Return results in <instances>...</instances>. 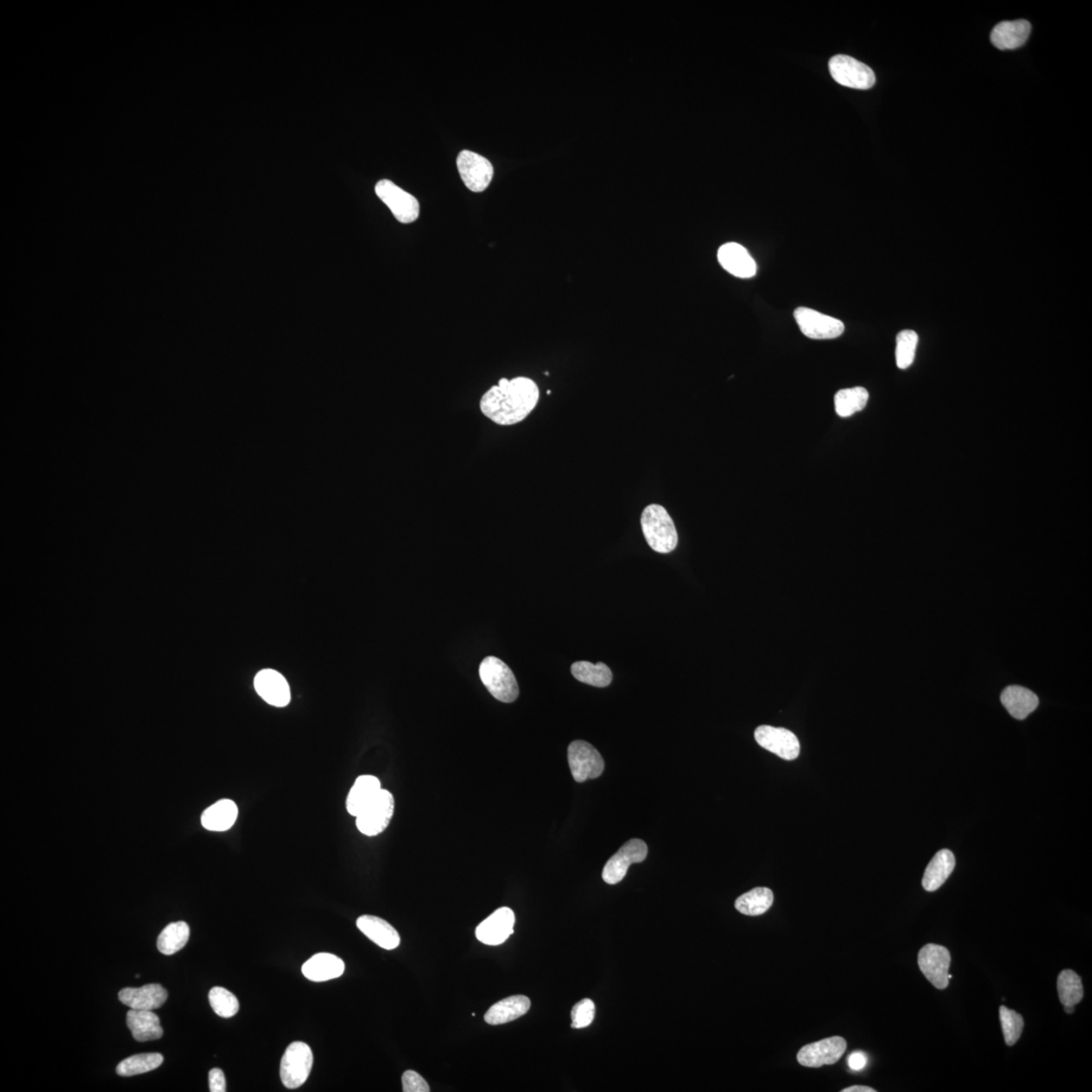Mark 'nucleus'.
I'll return each mask as SVG.
<instances>
[{"mask_svg": "<svg viewBox=\"0 0 1092 1092\" xmlns=\"http://www.w3.org/2000/svg\"><path fill=\"white\" fill-rule=\"evenodd\" d=\"M795 318L802 332L810 339L827 340L840 338L844 331L843 323L816 310L800 307L795 311Z\"/></svg>", "mask_w": 1092, "mask_h": 1092, "instance_id": "9d476101", "label": "nucleus"}, {"mask_svg": "<svg viewBox=\"0 0 1092 1092\" xmlns=\"http://www.w3.org/2000/svg\"><path fill=\"white\" fill-rule=\"evenodd\" d=\"M641 529L645 541L659 554L675 550L679 537L674 522L663 506L652 504L641 514Z\"/></svg>", "mask_w": 1092, "mask_h": 1092, "instance_id": "f03ea898", "label": "nucleus"}, {"mask_svg": "<svg viewBox=\"0 0 1092 1092\" xmlns=\"http://www.w3.org/2000/svg\"><path fill=\"white\" fill-rule=\"evenodd\" d=\"M380 781L372 775H363L359 776L351 791L348 793L346 799V809L348 814L357 817L361 814L368 804L376 798L380 790H382Z\"/></svg>", "mask_w": 1092, "mask_h": 1092, "instance_id": "aec40b11", "label": "nucleus"}, {"mask_svg": "<svg viewBox=\"0 0 1092 1092\" xmlns=\"http://www.w3.org/2000/svg\"><path fill=\"white\" fill-rule=\"evenodd\" d=\"M189 926L187 923L177 922L165 926L157 938V948L164 955H174L184 948L189 938Z\"/></svg>", "mask_w": 1092, "mask_h": 1092, "instance_id": "c756f323", "label": "nucleus"}, {"mask_svg": "<svg viewBox=\"0 0 1092 1092\" xmlns=\"http://www.w3.org/2000/svg\"><path fill=\"white\" fill-rule=\"evenodd\" d=\"M357 925L364 935L385 950L396 949L401 942L397 930L383 918L361 916L358 918Z\"/></svg>", "mask_w": 1092, "mask_h": 1092, "instance_id": "6ab92c4d", "label": "nucleus"}, {"mask_svg": "<svg viewBox=\"0 0 1092 1092\" xmlns=\"http://www.w3.org/2000/svg\"><path fill=\"white\" fill-rule=\"evenodd\" d=\"M236 803L230 799H222L209 806L201 816V824L208 830L226 831L230 829L238 817Z\"/></svg>", "mask_w": 1092, "mask_h": 1092, "instance_id": "a878e982", "label": "nucleus"}, {"mask_svg": "<svg viewBox=\"0 0 1092 1092\" xmlns=\"http://www.w3.org/2000/svg\"><path fill=\"white\" fill-rule=\"evenodd\" d=\"M918 343V335L912 330H904L897 335L895 358H897V365L900 370H906L913 364Z\"/></svg>", "mask_w": 1092, "mask_h": 1092, "instance_id": "72a5a7b5", "label": "nucleus"}, {"mask_svg": "<svg viewBox=\"0 0 1092 1092\" xmlns=\"http://www.w3.org/2000/svg\"><path fill=\"white\" fill-rule=\"evenodd\" d=\"M539 389L529 378L501 379L497 386L482 395L480 409L482 415L500 427H512L525 420L536 409Z\"/></svg>", "mask_w": 1092, "mask_h": 1092, "instance_id": "f257e3e1", "label": "nucleus"}, {"mask_svg": "<svg viewBox=\"0 0 1092 1092\" xmlns=\"http://www.w3.org/2000/svg\"><path fill=\"white\" fill-rule=\"evenodd\" d=\"M531 1002L527 996L514 995L495 1003L485 1014L486 1023L492 1026L504 1025L523 1017L529 1013Z\"/></svg>", "mask_w": 1092, "mask_h": 1092, "instance_id": "5701e85b", "label": "nucleus"}, {"mask_svg": "<svg viewBox=\"0 0 1092 1092\" xmlns=\"http://www.w3.org/2000/svg\"><path fill=\"white\" fill-rule=\"evenodd\" d=\"M595 1005L591 1000L585 999L577 1002L571 1009V1027L584 1028L592 1024L595 1018Z\"/></svg>", "mask_w": 1092, "mask_h": 1092, "instance_id": "e433bc0d", "label": "nucleus"}, {"mask_svg": "<svg viewBox=\"0 0 1092 1092\" xmlns=\"http://www.w3.org/2000/svg\"><path fill=\"white\" fill-rule=\"evenodd\" d=\"M956 865L955 856L949 850L938 852L926 867L923 887L925 891L933 892L945 884L950 877Z\"/></svg>", "mask_w": 1092, "mask_h": 1092, "instance_id": "bb28decb", "label": "nucleus"}, {"mask_svg": "<svg viewBox=\"0 0 1092 1092\" xmlns=\"http://www.w3.org/2000/svg\"><path fill=\"white\" fill-rule=\"evenodd\" d=\"M568 760L571 775L577 782L601 776L605 763L596 748L585 741H575L568 748Z\"/></svg>", "mask_w": 1092, "mask_h": 1092, "instance_id": "0eeeda50", "label": "nucleus"}, {"mask_svg": "<svg viewBox=\"0 0 1092 1092\" xmlns=\"http://www.w3.org/2000/svg\"><path fill=\"white\" fill-rule=\"evenodd\" d=\"M1001 702L1015 720H1023L1036 710L1039 698L1034 692L1020 686H1009L1002 692Z\"/></svg>", "mask_w": 1092, "mask_h": 1092, "instance_id": "393cba45", "label": "nucleus"}, {"mask_svg": "<svg viewBox=\"0 0 1092 1092\" xmlns=\"http://www.w3.org/2000/svg\"><path fill=\"white\" fill-rule=\"evenodd\" d=\"M647 850L649 849L644 841L639 839L628 841L606 863L602 872L603 880L611 885L619 884L625 877L630 866L645 860Z\"/></svg>", "mask_w": 1092, "mask_h": 1092, "instance_id": "f8f14e48", "label": "nucleus"}, {"mask_svg": "<svg viewBox=\"0 0 1092 1092\" xmlns=\"http://www.w3.org/2000/svg\"><path fill=\"white\" fill-rule=\"evenodd\" d=\"M209 1090L212 1092H225L226 1079L224 1072L219 1068L209 1071L208 1075Z\"/></svg>", "mask_w": 1092, "mask_h": 1092, "instance_id": "58836bf2", "label": "nucleus"}, {"mask_svg": "<svg viewBox=\"0 0 1092 1092\" xmlns=\"http://www.w3.org/2000/svg\"><path fill=\"white\" fill-rule=\"evenodd\" d=\"M1057 989L1063 1007H1075L1083 999L1082 979L1073 970H1064L1059 974Z\"/></svg>", "mask_w": 1092, "mask_h": 1092, "instance_id": "473e14b6", "label": "nucleus"}, {"mask_svg": "<svg viewBox=\"0 0 1092 1092\" xmlns=\"http://www.w3.org/2000/svg\"><path fill=\"white\" fill-rule=\"evenodd\" d=\"M869 392L864 387L856 386L837 392L835 396L836 414L843 418L850 417L857 412L866 407Z\"/></svg>", "mask_w": 1092, "mask_h": 1092, "instance_id": "7c9ffc66", "label": "nucleus"}, {"mask_svg": "<svg viewBox=\"0 0 1092 1092\" xmlns=\"http://www.w3.org/2000/svg\"><path fill=\"white\" fill-rule=\"evenodd\" d=\"M774 895L769 888L758 887L742 894L735 901V909L748 917H758L771 909Z\"/></svg>", "mask_w": 1092, "mask_h": 1092, "instance_id": "cd10ccee", "label": "nucleus"}, {"mask_svg": "<svg viewBox=\"0 0 1092 1092\" xmlns=\"http://www.w3.org/2000/svg\"><path fill=\"white\" fill-rule=\"evenodd\" d=\"M1000 1018L1006 1044L1009 1047L1017 1044L1025 1027L1023 1017L1017 1012L1002 1006L1000 1007Z\"/></svg>", "mask_w": 1092, "mask_h": 1092, "instance_id": "c9c22d12", "label": "nucleus"}, {"mask_svg": "<svg viewBox=\"0 0 1092 1092\" xmlns=\"http://www.w3.org/2000/svg\"><path fill=\"white\" fill-rule=\"evenodd\" d=\"M867 1062L868 1059L865 1054L859 1051L850 1054L848 1059L850 1068L854 1071H861L862 1069H864Z\"/></svg>", "mask_w": 1092, "mask_h": 1092, "instance_id": "ea45409f", "label": "nucleus"}, {"mask_svg": "<svg viewBox=\"0 0 1092 1092\" xmlns=\"http://www.w3.org/2000/svg\"><path fill=\"white\" fill-rule=\"evenodd\" d=\"M403 1091L405 1092H429L430 1088L427 1081L416 1071L407 1070L402 1076Z\"/></svg>", "mask_w": 1092, "mask_h": 1092, "instance_id": "4c0bfd02", "label": "nucleus"}, {"mask_svg": "<svg viewBox=\"0 0 1092 1092\" xmlns=\"http://www.w3.org/2000/svg\"><path fill=\"white\" fill-rule=\"evenodd\" d=\"M847 1042L842 1037H831L806 1045L800 1049L797 1060L805 1068H818L836 1064L843 1056Z\"/></svg>", "mask_w": 1092, "mask_h": 1092, "instance_id": "ddd939ff", "label": "nucleus"}, {"mask_svg": "<svg viewBox=\"0 0 1092 1092\" xmlns=\"http://www.w3.org/2000/svg\"><path fill=\"white\" fill-rule=\"evenodd\" d=\"M842 1091L843 1092H875L876 1090L872 1088L863 1087V1085H855V1087L844 1089Z\"/></svg>", "mask_w": 1092, "mask_h": 1092, "instance_id": "a19ab883", "label": "nucleus"}, {"mask_svg": "<svg viewBox=\"0 0 1092 1092\" xmlns=\"http://www.w3.org/2000/svg\"><path fill=\"white\" fill-rule=\"evenodd\" d=\"M754 739L766 750L787 761L798 758L800 742L788 729L761 726L755 729Z\"/></svg>", "mask_w": 1092, "mask_h": 1092, "instance_id": "4468645a", "label": "nucleus"}, {"mask_svg": "<svg viewBox=\"0 0 1092 1092\" xmlns=\"http://www.w3.org/2000/svg\"><path fill=\"white\" fill-rule=\"evenodd\" d=\"M723 269L740 278H751L757 273V264L751 254L738 243L722 245L717 254Z\"/></svg>", "mask_w": 1092, "mask_h": 1092, "instance_id": "a211bd4d", "label": "nucleus"}, {"mask_svg": "<svg viewBox=\"0 0 1092 1092\" xmlns=\"http://www.w3.org/2000/svg\"><path fill=\"white\" fill-rule=\"evenodd\" d=\"M209 1005L221 1018H232L239 1011V1001L232 993L223 987H214L208 993Z\"/></svg>", "mask_w": 1092, "mask_h": 1092, "instance_id": "f704fd0d", "label": "nucleus"}, {"mask_svg": "<svg viewBox=\"0 0 1092 1092\" xmlns=\"http://www.w3.org/2000/svg\"><path fill=\"white\" fill-rule=\"evenodd\" d=\"M314 1062L313 1052L303 1042L291 1043L281 1063V1078L285 1088L295 1089L307 1082Z\"/></svg>", "mask_w": 1092, "mask_h": 1092, "instance_id": "20e7f679", "label": "nucleus"}, {"mask_svg": "<svg viewBox=\"0 0 1092 1092\" xmlns=\"http://www.w3.org/2000/svg\"><path fill=\"white\" fill-rule=\"evenodd\" d=\"M829 66L835 81L843 86L866 91L875 85L873 70L853 57L836 55L830 59Z\"/></svg>", "mask_w": 1092, "mask_h": 1092, "instance_id": "423d86ee", "label": "nucleus"}, {"mask_svg": "<svg viewBox=\"0 0 1092 1092\" xmlns=\"http://www.w3.org/2000/svg\"><path fill=\"white\" fill-rule=\"evenodd\" d=\"M254 687L260 697L270 706H287L290 701V686L285 678L275 670L259 672L254 680Z\"/></svg>", "mask_w": 1092, "mask_h": 1092, "instance_id": "dca6fc26", "label": "nucleus"}, {"mask_svg": "<svg viewBox=\"0 0 1092 1092\" xmlns=\"http://www.w3.org/2000/svg\"><path fill=\"white\" fill-rule=\"evenodd\" d=\"M1065 1012L1071 1014L1075 1013V1007H1064Z\"/></svg>", "mask_w": 1092, "mask_h": 1092, "instance_id": "79ce46f5", "label": "nucleus"}, {"mask_svg": "<svg viewBox=\"0 0 1092 1092\" xmlns=\"http://www.w3.org/2000/svg\"><path fill=\"white\" fill-rule=\"evenodd\" d=\"M345 970V964L338 956L329 953L316 954L303 965L302 973L311 981L323 982L338 979Z\"/></svg>", "mask_w": 1092, "mask_h": 1092, "instance_id": "412c9836", "label": "nucleus"}, {"mask_svg": "<svg viewBox=\"0 0 1092 1092\" xmlns=\"http://www.w3.org/2000/svg\"><path fill=\"white\" fill-rule=\"evenodd\" d=\"M571 674L577 681L594 686V687L604 688L612 682V672L605 664H592L590 662H577L571 665Z\"/></svg>", "mask_w": 1092, "mask_h": 1092, "instance_id": "c85d7f7f", "label": "nucleus"}, {"mask_svg": "<svg viewBox=\"0 0 1092 1092\" xmlns=\"http://www.w3.org/2000/svg\"><path fill=\"white\" fill-rule=\"evenodd\" d=\"M457 169L463 183L473 193L485 192L494 177V167L487 158L463 150L457 157Z\"/></svg>", "mask_w": 1092, "mask_h": 1092, "instance_id": "1a4fd4ad", "label": "nucleus"}, {"mask_svg": "<svg viewBox=\"0 0 1092 1092\" xmlns=\"http://www.w3.org/2000/svg\"><path fill=\"white\" fill-rule=\"evenodd\" d=\"M1031 30V24L1026 20L1002 22L993 29L990 40L1002 51L1018 49L1027 42Z\"/></svg>", "mask_w": 1092, "mask_h": 1092, "instance_id": "4be33fe9", "label": "nucleus"}, {"mask_svg": "<svg viewBox=\"0 0 1092 1092\" xmlns=\"http://www.w3.org/2000/svg\"><path fill=\"white\" fill-rule=\"evenodd\" d=\"M168 993L160 984H147L140 988H124L119 993V1000L125 1006L139 1011H154L167 1000Z\"/></svg>", "mask_w": 1092, "mask_h": 1092, "instance_id": "f3484780", "label": "nucleus"}, {"mask_svg": "<svg viewBox=\"0 0 1092 1092\" xmlns=\"http://www.w3.org/2000/svg\"><path fill=\"white\" fill-rule=\"evenodd\" d=\"M918 963L920 971L933 986L939 990L948 987L951 955L947 948L936 944L925 945L919 951Z\"/></svg>", "mask_w": 1092, "mask_h": 1092, "instance_id": "9b49d317", "label": "nucleus"}, {"mask_svg": "<svg viewBox=\"0 0 1092 1092\" xmlns=\"http://www.w3.org/2000/svg\"><path fill=\"white\" fill-rule=\"evenodd\" d=\"M126 1026L130 1028L133 1038L138 1042H147L163 1036L160 1020L152 1011L130 1009L126 1014Z\"/></svg>", "mask_w": 1092, "mask_h": 1092, "instance_id": "b1692460", "label": "nucleus"}, {"mask_svg": "<svg viewBox=\"0 0 1092 1092\" xmlns=\"http://www.w3.org/2000/svg\"><path fill=\"white\" fill-rule=\"evenodd\" d=\"M479 672L482 684L497 700L512 703L517 700L519 687L516 678L500 659L486 658L480 665Z\"/></svg>", "mask_w": 1092, "mask_h": 1092, "instance_id": "7ed1b4c3", "label": "nucleus"}, {"mask_svg": "<svg viewBox=\"0 0 1092 1092\" xmlns=\"http://www.w3.org/2000/svg\"><path fill=\"white\" fill-rule=\"evenodd\" d=\"M395 812V799L390 791L382 789L378 796L357 816V827L366 836H379L389 827Z\"/></svg>", "mask_w": 1092, "mask_h": 1092, "instance_id": "39448f33", "label": "nucleus"}, {"mask_svg": "<svg viewBox=\"0 0 1092 1092\" xmlns=\"http://www.w3.org/2000/svg\"><path fill=\"white\" fill-rule=\"evenodd\" d=\"M163 1056L158 1053L138 1054L123 1060L117 1066L120 1076L129 1077L155 1070L163 1063Z\"/></svg>", "mask_w": 1092, "mask_h": 1092, "instance_id": "2f4dec72", "label": "nucleus"}, {"mask_svg": "<svg viewBox=\"0 0 1092 1092\" xmlns=\"http://www.w3.org/2000/svg\"><path fill=\"white\" fill-rule=\"evenodd\" d=\"M515 914L509 907H501L481 923L475 930V937L482 944L498 945L503 944L514 932Z\"/></svg>", "mask_w": 1092, "mask_h": 1092, "instance_id": "2eb2a0df", "label": "nucleus"}, {"mask_svg": "<svg viewBox=\"0 0 1092 1092\" xmlns=\"http://www.w3.org/2000/svg\"><path fill=\"white\" fill-rule=\"evenodd\" d=\"M376 194L379 200L391 209L399 223L410 224L419 218L420 205L414 195L405 192L397 184L384 180L377 183Z\"/></svg>", "mask_w": 1092, "mask_h": 1092, "instance_id": "6e6552de", "label": "nucleus"}]
</instances>
